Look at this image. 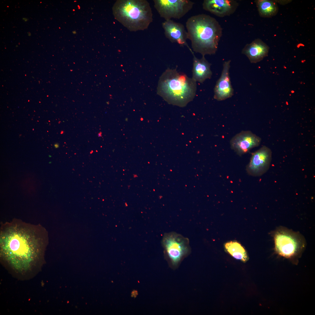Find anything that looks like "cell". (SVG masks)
<instances>
[{
	"label": "cell",
	"instance_id": "cell-10",
	"mask_svg": "<svg viewBox=\"0 0 315 315\" xmlns=\"http://www.w3.org/2000/svg\"><path fill=\"white\" fill-rule=\"evenodd\" d=\"M231 60L224 62L220 76L214 89V98L218 101L225 100L234 94V89L231 83L230 75Z\"/></svg>",
	"mask_w": 315,
	"mask_h": 315
},
{
	"label": "cell",
	"instance_id": "cell-13",
	"mask_svg": "<svg viewBox=\"0 0 315 315\" xmlns=\"http://www.w3.org/2000/svg\"><path fill=\"white\" fill-rule=\"evenodd\" d=\"M268 46L261 39L257 38L247 44L242 49V53L245 55L251 63L260 62L268 55Z\"/></svg>",
	"mask_w": 315,
	"mask_h": 315
},
{
	"label": "cell",
	"instance_id": "cell-9",
	"mask_svg": "<svg viewBox=\"0 0 315 315\" xmlns=\"http://www.w3.org/2000/svg\"><path fill=\"white\" fill-rule=\"evenodd\" d=\"M261 138L250 131H242L234 136L230 141L231 149L239 155L258 146Z\"/></svg>",
	"mask_w": 315,
	"mask_h": 315
},
{
	"label": "cell",
	"instance_id": "cell-6",
	"mask_svg": "<svg viewBox=\"0 0 315 315\" xmlns=\"http://www.w3.org/2000/svg\"><path fill=\"white\" fill-rule=\"evenodd\" d=\"M274 241L277 252L288 258L297 255L304 245L302 239L298 234L285 229L280 230L276 232Z\"/></svg>",
	"mask_w": 315,
	"mask_h": 315
},
{
	"label": "cell",
	"instance_id": "cell-5",
	"mask_svg": "<svg viewBox=\"0 0 315 315\" xmlns=\"http://www.w3.org/2000/svg\"><path fill=\"white\" fill-rule=\"evenodd\" d=\"M162 244L170 264L176 266L190 253L189 239L175 232L164 234Z\"/></svg>",
	"mask_w": 315,
	"mask_h": 315
},
{
	"label": "cell",
	"instance_id": "cell-8",
	"mask_svg": "<svg viewBox=\"0 0 315 315\" xmlns=\"http://www.w3.org/2000/svg\"><path fill=\"white\" fill-rule=\"evenodd\" d=\"M272 156L271 149L266 146H262L252 154L246 167L248 173L253 176L263 174L269 168Z\"/></svg>",
	"mask_w": 315,
	"mask_h": 315
},
{
	"label": "cell",
	"instance_id": "cell-20",
	"mask_svg": "<svg viewBox=\"0 0 315 315\" xmlns=\"http://www.w3.org/2000/svg\"><path fill=\"white\" fill-rule=\"evenodd\" d=\"M49 157H51V156H50V155H49Z\"/></svg>",
	"mask_w": 315,
	"mask_h": 315
},
{
	"label": "cell",
	"instance_id": "cell-18",
	"mask_svg": "<svg viewBox=\"0 0 315 315\" xmlns=\"http://www.w3.org/2000/svg\"><path fill=\"white\" fill-rule=\"evenodd\" d=\"M22 20L24 21L25 22H26V21H27L28 20V18H22Z\"/></svg>",
	"mask_w": 315,
	"mask_h": 315
},
{
	"label": "cell",
	"instance_id": "cell-4",
	"mask_svg": "<svg viewBox=\"0 0 315 315\" xmlns=\"http://www.w3.org/2000/svg\"><path fill=\"white\" fill-rule=\"evenodd\" d=\"M112 10L115 18L131 32L147 29L153 20L151 8L146 0H118Z\"/></svg>",
	"mask_w": 315,
	"mask_h": 315
},
{
	"label": "cell",
	"instance_id": "cell-17",
	"mask_svg": "<svg viewBox=\"0 0 315 315\" xmlns=\"http://www.w3.org/2000/svg\"><path fill=\"white\" fill-rule=\"evenodd\" d=\"M54 147L56 148H58L59 146V145L57 144H55L54 145Z\"/></svg>",
	"mask_w": 315,
	"mask_h": 315
},
{
	"label": "cell",
	"instance_id": "cell-1",
	"mask_svg": "<svg viewBox=\"0 0 315 315\" xmlns=\"http://www.w3.org/2000/svg\"><path fill=\"white\" fill-rule=\"evenodd\" d=\"M48 234L40 224L14 219L2 223L0 229L1 262L11 274L22 280L32 278L45 262Z\"/></svg>",
	"mask_w": 315,
	"mask_h": 315
},
{
	"label": "cell",
	"instance_id": "cell-15",
	"mask_svg": "<svg viewBox=\"0 0 315 315\" xmlns=\"http://www.w3.org/2000/svg\"><path fill=\"white\" fill-rule=\"evenodd\" d=\"M255 2L260 17L270 18L277 14L278 8L275 1L270 0H256Z\"/></svg>",
	"mask_w": 315,
	"mask_h": 315
},
{
	"label": "cell",
	"instance_id": "cell-3",
	"mask_svg": "<svg viewBox=\"0 0 315 315\" xmlns=\"http://www.w3.org/2000/svg\"><path fill=\"white\" fill-rule=\"evenodd\" d=\"M196 82L176 69L168 68L159 80L158 94L169 104L183 107L196 95Z\"/></svg>",
	"mask_w": 315,
	"mask_h": 315
},
{
	"label": "cell",
	"instance_id": "cell-14",
	"mask_svg": "<svg viewBox=\"0 0 315 315\" xmlns=\"http://www.w3.org/2000/svg\"><path fill=\"white\" fill-rule=\"evenodd\" d=\"M192 78L196 82L203 83L206 79L210 78L212 73L211 69V64L206 60L204 56L201 59L196 57L194 52Z\"/></svg>",
	"mask_w": 315,
	"mask_h": 315
},
{
	"label": "cell",
	"instance_id": "cell-7",
	"mask_svg": "<svg viewBox=\"0 0 315 315\" xmlns=\"http://www.w3.org/2000/svg\"><path fill=\"white\" fill-rule=\"evenodd\" d=\"M154 7L165 20L179 19L192 8L194 3L190 0H154Z\"/></svg>",
	"mask_w": 315,
	"mask_h": 315
},
{
	"label": "cell",
	"instance_id": "cell-19",
	"mask_svg": "<svg viewBox=\"0 0 315 315\" xmlns=\"http://www.w3.org/2000/svg\"><path fill=\"white\" fill-rule=\"evenodd\" d=\"M28 36H30L31 35V34L30 32L27 33Z\"/></svg>",
	"mask_w": 315,
	"mask_h": 315
},
{
	"label": "cell",
	"instance_id": "cell-16",
	"mask_svg": "<svg viewBox=\"0 0 315 315\" xmlns=\"http://www.w3.org/2000/svg\"><path fill=\"white\" fill-rule=\"evenodd\" d=\"M226 250L235 258L245 262L248 260L247 252L243 246L235 241L228 242L225 244Z\"/></svg>",
	"mask_w": 315,
	"mask_h": 315
},
{
	"label": "cell",
	"instance_id": "cell-12",
	"mask_svg": "<svg viewBox=\"0 0 315 315\" xmlns=\"http://www.w3.org/2000/svg\"><path fill=\"white\" fill-rule=\"evenodd\" d=\"M238 6L235 0H204L202 4L204 10L220 17L232 14Z\"/></svg>",
	"mask_w": 315,
	"mask_h": 315
},
{
	"label": "cell",
	"instance_id": "cell-11",
	"mask_svg": "<svg viewBox=\"0 0 315 315\" xmlns=\"http://www.w3.org/2000/svg\"><path fill=\"white\" fill-rule=\"evenodd\" d=\"M162 26L165 37L170 41L181 46H186L191 53L193 52L187 42V33L183 24L170 20L163 22Z\"/></svg>",
	"mask_w": 315,
	"mask_h": 315
},
{
	"label": "cell",
	"instance_id": "cell-2",
	"mask_svg": "<svg viewBox=\"0 0 315 315\" xmlns=\"http://www.w3.org/2000/svg\"><path fill=\"white\" fill-rule=\"evenodd\" d=\"M192 50L202 56L215 54L222 35V28L214 18L206 14L192 16L186 24Z\"/></svg>",
	"mask_w": 315,
	"mask_h": 315
}]
</instances>
